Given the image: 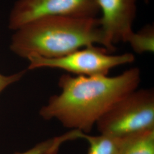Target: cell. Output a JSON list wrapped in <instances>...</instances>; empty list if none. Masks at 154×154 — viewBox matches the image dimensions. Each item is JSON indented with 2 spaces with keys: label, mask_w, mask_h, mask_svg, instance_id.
Returning <instances> with one entry per match:
<instances>
[{
  "label": "cell",
  "mask_w": 154,
  "mask_h": 154,
  "mask_svg": "<svg viewBox=\"0 0 154 154\" xmlns=\"http://www.w3.org/2000/svg\"><path fill=\"white\" fill-rule=\"evenodd\" d=\"M26 70H23L11 75H4L0 73V93L9 85L20 80L25 74Z\"/></svg>",
  "instance_id": "11"
},
{
  "label": "cell",
  "mask_w": 154,
  "mask_h": 154,
  "mask_svg": "<svg viewBox=\"0 0 154 154\" xmlns=\"http://www.w3.org/2000/svg\"><path fill=\"white\" fill-rule=\"evenodd\" d=\"M97 44L110 53L116 50L106 38L98 18L48 16L35 19L14 30L10 48L24 58L37 55L51 59Z\"/></svg>",
  "instance_id": "2"
},
{
  "label": "cell",
  "mask_w": 154,
  "mask_h": 154,
  "mask_svg": "<svg viewBox=\"0 0 154 154\" xmlns=\"http://www.w3.org/2000/svg\"><path fill=\"white\" fill-rule=\"evenodd\" d=\"M97 3L102 12L99 25L109 43L115 47L119 42H127L134 32L137 0H97Z\"/></svg>",
  "instance_id": "6"
},
{
  "label": "cell",
  "mask_w": 154,
  "mask_h": 154,
  "mask_svg": "<svg viewBox=\"0 0 154 154\" xmlns=\"http://www.w3.org/2000/svg\"><path fill=\"white\" fill-rule=\"evenodd\" d=\"M140 82L138 67L114 77L65 74L59 79L61 93L51 96L39 114L45 120L57 119L71 130L88 134L112 106L137 89Z\"/></svg>",
  "instance_id": "1"
},
{
  "label": "cell",
  "mask_w": 154,
  "mask_h": 154,
  "mask_svg": "<svg viewBox=\"0 0 154 154\" xmlns=\"http://www.w3.org/2000/svg\"><path fill=\"white\" fill-rule=\"evenodd\" d=\"M127 42L133 50L138 53H153L154 50V27L147 25L140 31L134 32Z\"/></svg>",
  "instance_id": "10"
},
{
  "label": "cell",
  "mask_w": 154,
  "mask_h": 154,
  "mask_svg": "<svg viewBox=\"0 0 154 154\" xmlns=\"http://www.w3.org/2000/svg\"><path fill=\"white\" fill-rule=\"evenodd\" d=\"M119 154H154V130L128 136Z\"/></svg>",
  "instance_id": "8"
},
{
  "label": "cell",
  "mask_w": 154,
  "mask_h": 154,
  "mask_svg": "<svg viewBox=\"0 0 154 154\" xmlns=\"http://www.w3.org/2000/svg\"><path fill=\"white\" fill-rule=\"evenodd\" d=\"M110 53L105 48L94 45L57 58L49 59L31 55L27 58L30 63L28 69L48 67L63 70L77 76L107 75L112 69L135 61V56L132 53L119 55Z\"/></svg>",
  "instance_id": "4"
},
{
  "label": "cell",
  "mask_w": 154,
  "mask_h": 154,
  "mask_svg": "<svg viewBox=\"0 0 154 154\" xmlns=\"http://www.w3.org/2000/svg\"><path fill=\"white\" fill-rule=\"evenodd\" d=\"M80 133L81 131L79 130H72L61 136L38 143L32 149L25 152H16L15 154H49L58 152L62 143L79 138Z\"/></svg>",
  "instance_id": "9"
},
{
  "label": "cell",
  "mask_w": 154,
  "mask_h": 154,
  "mask_svg": "<svg viewBox=\"0 0 154 154\" xmlns=\"http://www.w3.org/2000/svg\"><path fill=\"white\" fill-rule=\"evenodd\" d=\"M128 137L107 134L92 136L82 132L79 138L85 139L89 143L88 154H119Z\"/></svg>",
  "instance_id": "7"
},
{
  "label": "cell",
  "mask_w": 154,
  "mask_h": 154,
  "mask_svg": "<svg viewBox=\"0 0 154 154\" xmlns=\"http://www.w3.org/2000/svg\"><path fill=\"white\" fill-rule=\"evenodd\" d=\"M99 13L97 0H17L10 11L8 28L14 31L42 17L95 18Z\"/></svg>",
  "instance_id": "5"
},
{
  "label": "cell",
  "mask_w": 154,
  "mask_h": 154,
  "mask_svg": "<svg viewBox=\"0 0 154 154\" xmlns=\"http://www.w3.org/2000/svg\"><path fill=\"white\" fill-rule=\"evenodd\" d=\"M144 1L146 2V3H147V4L149 2V0H144Z\"/></svg>",
  "instance_id": "12"
},
{
  "label": "cell",
  "mask_w": 154,
  "mask_h": 154,
  "mask_svg": "<svg viewBox=\"0 0 154 154\" xmlns=\"http://www.w3.org/2000/svg\"><path fill=\"white\" fill-rule=\"evenodd\" d=\"M58 154V152H53V153H51L49 154Z\"/></svg>",
  "instance_id": "13"
},
{
  "label": "cell",
  "mask_w": 154,
  "mask_h": 154,
  "mask_svg": "<svg viewBox=\"0 0 154 154\" xmlns=\"http://www.w3.org/2000/svg\"><path fill=\"white\" fill-rule=\"evenodd\" d=\"M95 126L100 134L127 137L154 130V91L140 89L128 94L102 116Z\"/></svg>",
  "instance_id": "3"
}]
</instances>
